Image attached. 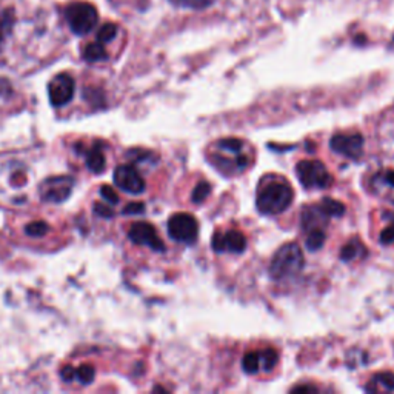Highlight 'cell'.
<instances>
[{
  "mask_svg": "<svg viewBox=\"0 0 394 394\" xmlns=\"http://www.w3.org/2000/svg\"><path fill=\"white\" fill-rule=\"evenodd\" d=\"M211 162L224 174H236L249 165V157L244 153V142L222 139L211 147Z\"/></svg>",
  "mask_w": 394,
  "mask_h": 394,
  "instance_id": "cell-1",
  "label": "cell"
},
{
  "mask_svg": "<svg viewBox=\"0 0 394 394\" xmlns=\"http://www.w3.org/2000/svg\"><path fill=\"white\" fill-rule=\"evenodd\" d=\"M293 189L282 180L267 182L257 191L256 205L262 214L275 216L280 214L291 205Z\"/></svg>",
  "mask_w": 394,
  "mask_h": 394,
  "instance_id": "cell-2",
  "label": "cell"
},
{
  "mask_svg": "<svg viewBox=\"0 0 394 394\" xmlns=\"http://www.w3.org/2000/svg\"><path fill=\"white\" fill-rule=\"evenodd\" d=\"M304 253L298 244H285L272 256L270 265V275L272 279L280 280L293 277L304 268Z\"/></svg>",
  "mask_w": 394,
  "mask_h": 394,
  "instance_id": "cell-3",
  "label": "cell"
},
{
  "mask_svg": "<svg viewBox=\"0 0 394 394\" xmlns=\"http://www.w3.org/2000/svg\"><path fill=\"white\" fill-rule=\"evenodd\" d=\"M65 19L75 36H87L93 31L98 22V13L88 2H74L64 10Z\"/></svg>",
  "mask_w": 394,
  "mask_h": 394,
  "instance_id": "cell-4",
  "label": "cell"
},
{
  "mask_svg": "<svg viewBox=\"0 0 394 394\" xmlns=\"http://www.w3.org/2000/svg\"><path fill=\"white\" fill-rule=\"evenodd\" d=\"M300 184L305 188H328L333 182L327 166L319 161H302L296 166Z\"/></svg>",
  "mask_w": 394,
  "mask_h": 394,
  "instance_id": "cell-5",
  "label": "cell"
},
{
  "mask_svg": "<svg viewBox=\"0 0 394 394\" xmlns=\"http://www.w3.org/2000/svg\"><path fill=\"white\" fill-rule=\"evenodd\" d=\"M168 234L174 240L191 245L197 240V236H199V225H197V221L193 216L187 213H177L170 217Z\"/></svg>",
  "mask_w": 394,
  "mask_h": 394,
  "instance_id": "cell-6",
  "label": "cell"
},
{
  "mask_svg": "<svg viewBox=\"0 0 394 394\" xmlns=\"http://www.w3.org/2000/svg\"><path fill=\"white\" fill-rule=\"evenodd\" d=\"M74 180L70 176H54L43 182L39 188L42 200L50 203H60L66 200L73 191Z\"/></svg>",
  "mask_w": 394,
  "mask_h": 394,
  "instance_id": "cell-7",
  "label": "cell"
},
{
  "mask_svg": "<svg viewBox=\"0 0 394 394\" xmlns=\"http://www.w3.org/2000/svg\"><path fill=\"white\" fill-rule=\"evenodd\" d=\"M50 102L52 107H64L70 103L74 96V79L70 74H57L48 85Z\"/></svg>",
  "mask_w": 394,
  "mask_h": 394,
  "instance_id": "cell-8",
  "label": "cell"
},
{
  "mask_svg": "<svg viewBox=\"0 0 394 394\" xmlns=\"http://www.w3.org/2000/svg\"><path fill=\"white\" fill-rule=\"evenodd\" d=\"M128 238L136 245H145L154 251H163L165 245L162 239L159 238L156 228L148 222H136L131 225Z\"/></svg>",
  "mask_w": 394,
  "mask_h": 394,
  "instance_id": "cell-9",
  "label": "cell"
},
{
  "mask_svg": "<svg viewBox=\"0 0 394 394\" xmlns=\"http://www.w3.org/2000/svg\"><path fill=\"white\" fill-rule=\"evenodd\" d=\"M115 184L130 194H140L145 191V180L133 165L117 166L115 170Z\"/></svg>",
  "mask_w": 394,
  "mask_h": 394,
  "instance_id": "cell-10",
  "label": "cell"
},
{
  "mask_svg": "<svg viewBox=\"0 0 394 394\" xmlns=\"http://www.w3.org/2000/svg\"><path fill=\"white\" fill-rule=\"evenodd\" d=\"M277 363V354L271 348L262 351H249L242 360V368L248 374H256L259 371H271Z\"/></svg>",
  "mask_w": 394,
  "mask_h": 394,
  "instance_id": "cell-11",
  "label": "cell"
},
{
  "mask_svg": "<svg viewBox=\"0 0 394 394\" xmlns=\"http://www.w3.org/2000/svg\"><path fill=\"white\" fill-rule=\"evenodd\" d=\"M331 149L348 159H359L363 153V138L359 133L336 134L330 142Z\"/></svg>",
  "mask_w": 394,
  "mask_h": 394,
  "instance_id": "cell-12",
  "label": "cell"
},
{
  "mask_svg": "<svg viewBox=\"0 0 394 394\" xmlns=\"http://www.w3.org/2000/svg\"><path fill=\"white\" fill-rule=\"evenodd\" d=\"M216 253H234L240 254L247 248V238L240 231L230 230L226 233H216L211 240Z\"/></svg>",
  "mask_w": 394,
  "mask_h": 394,
  "instance_id": "cell-13",
  "label": "cell"
},
{
  "mask_svg": "<svg viewBox=\"0 0 394 394\" xmlns=\"http://www.w3.org/2000/svg\"><path fill=\"white\" fill-rule=\"evenodd\" d=\"M75 151L79 154H83L87 159V166L91 173L101 174L107 168V157H105L103 148L96 143L94 147H83L82 143L75 145Z\"/></svg>",
  "mask_w": 394,
  "mask_h": 394,
  "instance_id": "cell-14",
  "label": "cell"
},
{
  "mask_svg": "<svg viewBox=\"0 0 394 394\" xmlns=\"http://www.w3.org/2000/svg\"><path fill=\"white\" fill-rule=\"evenodd\" d=\"M328 216L323 213L319 205L316 207H307L302 213V228L307 231H313V230H323L322 226L323 224L328 221Z\"/></svg>",
  "mask_w": 394,
  "mask_h": 394,
  "instance_id": "cell-15",
  "label": "cell"
},
{
  "mask_svg": "<svg viewBox=\"0 0 394 394\" xmlns=\"http://www.w3.org/2000/svg\"><path fill=\"white\" fill-rule=\"evenodd\" d=\"M367 391L386 393L394 391V374L393 373H379L371 377L370 384L367 385Z\"/></svg>",
  "mask_w": 394,
  "mask_h": 394,
  "instance_id": "cell-16",
  "label": "cell"
},
{
  "mask_svg": "<svg viewBox=\"0 0 394 394\" xmlns=\"http://www.w3.org/2000/svg\"><path fill=\"white\" fill-rule=\"evenodd\" d=\"M82 57L83 60H87V62H102V60H107L108 59V52L105 50V45L101 42H91L88 43L85 48L82 51Z\"/></svg>",
  "mask_w": 394,
  "mask_h": 394,
  "instance_id": "cell-17",
  "label": "cell"
},
{
  "mask_svg": "<svg viewBox=\"0 0 394 394\" xmlns=\"http://www.w3.org/2000/svg\"><path fill=\"white\" fill-rule=\"evenodd\" d=\"M319 207L328 217H340L345 213L344 203H340L339 200L335 199H328V197L319 203Z\"/></svg>",
  "mask_w": 394,
  "mask_h": 394,
  "instance_id": "cell-18",
  "label": "cell"
},
{
  "mask_svg": "<svg viewBox=\"0 0 394 394\" xmlns=\"http://www.w3.org/2000/svg\"><path fill=\"white\" fill-rule=\"evenodd\" d=\"M363 254H365V248H363V245L359 244L358 240H353L350 242V244H346L342 248V251H340V257H342V261L345 262L358 259L359 256H363Z\"/></svg>",
  "mask_w": 394,
  "mask_h": 394,
  "instance_id": "cell-19",
  "label": "cell"
},
{
  "mask_svg": "<svg viewBox=\"0 0 394 394\" xmlns=\"http://www.w3.org/2000/svg\"><path fill=\"white\" fill-rule=\"evenodd\" d=\"M325 231L323 230H313L308 231V238L305 240V245L309 249V251H316V249H321L325 244Z\"/></svg>",
  "mask_w": 394,
  "mask_h": 394,
  "instance_id": "cell-20",
  "label": "cell"
},
{
  "mask_svg": "<svg viewBox=\"0 0 394 394\" xmlns=\"http://www.w3.org/2000/svg\"><path fill=\"white\" fill-rule=\"evenodd\" d=\"M50 231V225L45 221H34L25 225V233L29 238H43Z\"/></svg>",
  "mask_w": 394,
  "mask_h": 394,
  "instance_id": "cell-21",
  "label": "cell"
},
{
  "mask_svg": "<svg viewBox=\"0 0 394 394\" xmlns=\"http://www.w3.org/2000/svg\"><path fill=\"white\" fill-rule=\"evenodd\" d=\"M117 31H119L117 25L108 22V24H105V25H102L101 28H98L97 42H101V43L105 45V43H108L111 41H115V37L117 36Z\"/></svg>",
  "mask_w": 394,
  "mask_h": 394,
  "instance_id": "cell-22",
  "label": "cell"
},
{
  "mask_svg": "<svg viewBox=\"0 0 394 394\" xmlns=\"http://www.w3.org/2000/svg\"><path fill=\"white\" fill-rule=\"evenodd\" d=\"M173 5L180 6V8L189 10H203L213 5L216 0H170Z\"/></svg>",
  "mask_w": 394,
  "mask_h": 394,
  "instance_id": "cell-23",
  "label": "cell"
},
{
  "mask_svg": "<svg viewBox=\"0 0 394 394\" xmlns=\"http://www.w3.org/2000/svg\"><path fill=\"white\" fill-rule=\"evenodd\" d=\"M94 377H96V370H94L93 365H87V363H83V365L75 368V377L74 379H78V381L83 385L93 382Z\"/></svg>",
  "mask_w": 394,
  "mask_h": 394,
  "instance_id": "cell-24",
  "label": "cell"
},
{
  "mask_svg": "<svg viewBox=\"0 0 394 394\" xmlns=\"http://www.w3.org/2000/svg\"><path fill=\"white\" fill-rule=\"evenodd\" d=\"M210 193H211V185L208 182H200V184L194 188V191L191 194V200L194 203H200L207 199Z\"/></svg>",
  "mask_w": 394,
  "mask_h": 394,
  "instance_id": "cell-25",
  "label": "cell"
},
{
  "mask_svg": "<svg viewBox=\"0 0 394 394\" xmlns=\"http://www.w3.org/2000/svg\"><path fill=\"white\" fill-rule=\"evenodd\" d=\"M101 196L103 197V200L110 203V205H116L119 203V196L115 191V188L110 187V185H102L101 187Z\"/></svg>",
  "mask_w": 394,
  "mask_h": 394,
  "instance_id": "cell-26",
  "label": "cell"
},
{
  "mask_svg": "<svg viewBox=\"0 0 394 394\" xmlns=\"http://www.w3.org/2000/svg\"><path fill=\"white\" fill-rule=\"evenodd\" d=\"M94 211H96V214H98L101 217H105V219H110V217H112V214H115V211H112L110 203H108V205H103V203H96Z\"/></svg>",
  "mask_w": 394,
  "mask_h": 394,
  "instance_id": "cell-27",
  "label": "cell"
},
{
  "mask_svg": "<svg viewBox=\"0 0 394 394\" xmlns=\"http://www.w3.org/2000/svg\"><path fill=\"white\" fill-rule=\"evenodd\" d=\"M143 211H145V205L142 202H133L124 208V214H140Z\"/></svg>",
  "mask_w": 394,
  "mask_h": 394,
  "instance_id": "cell-28",
  "label": "cell"
},
{
  "mask_svg": "<svg viewBox=\"0 0 394 394\" xmlns=\"http://www.w3.org/2000/svg\"><path fill=\"white\" fill-rule=\"evenodd\" d=\"M381 242L384 245H388V244H393L394 242V224L390 225L388 228H385L381 234Z\"/></svg>",
  "mask_w": 394,
  "mask_h": 394,
  "instance_id": "cell-29",
  "label": "cell"
},
{
  "mask_svg": "<svg viewBox=\"0 0 394 394\" xmlns=\"http://www.w3.org/2000/svg\"><path fill=\"white\" fill-rule=\"evenodd\" d=\"M60 376L65 382H73L75 377V368H73L71 365H65L62 370H60Z\"/></svg>",
  "mask_w": 394,
  "mask_h": 394,
  "instance_id": "cell-30",
  "label": "cell"
},
{
  "mask_svg": "<svg viewBox=\"0 0 394 394\" xmlns=\"http://www.w3.org/2000/svg\"><path fill=\"white\" fill-rule=\"evenodd\" d=\"M11 27V20L0 16V47H2V41H3V31L5 29H10Z\"/></svg>",
  "mask_w": 394,
  "mask_h": 394,
  "instance_id": "cell-31",
  "label": "cell"
},
{
  "mask_svg": "<svg viewBox=\"0 0 394 394\" xmlns=\"http://www.w3.org/2000/svg\"><path fill=\"white\" fill-rule=\"evenodd\" d=\"M382 179H384V182H385L386 185H390V187L394 188V170L385 171V173L382 174Z\"/></svg>",
  "mask_w": 394,
  "mask_h": 394,
  "instance_id": "cell-32",
  "label": "cell"
},
{
  "mask_svg": "<svg viewBox=\"0 0 394 394\" xmlns=\"http://www.w3.org/2000/svg\"><path fill=\"white\" fill-rule=\"evenodd\" d=\"M10 93H11L10 83L5 79H0V94H10Z\"/></svg>",
  "mask_w": 394,
  "mask_h": 394,
  "instance_id": "cell-33",
  "label": "cell"
},
{
  "mask_svg": "<svg viewBox=\"0 0 394 394\" xmlns=\"http://www.w3.org/2000/svg\"><path fill=\"white\" fill-rule=\"evenodd\" d=\"M293 391H302V393H305V391H316V388H314V386H305V385L302 386V385H300V386H294Z\"/></svg>",
  "mask_w": 394,
  "mask_h": 394,
  "instance_id": "cell-34",
  "label": "cell"
}]
</instances>
